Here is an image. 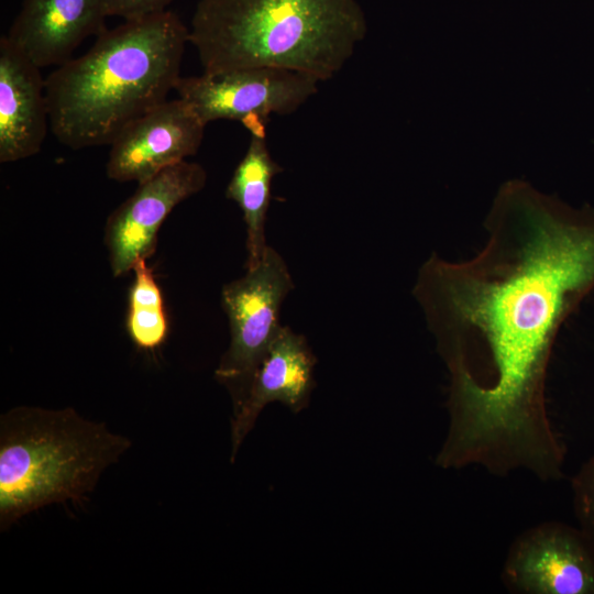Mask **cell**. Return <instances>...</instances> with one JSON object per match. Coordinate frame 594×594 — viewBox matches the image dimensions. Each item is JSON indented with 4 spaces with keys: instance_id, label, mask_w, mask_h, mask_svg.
<instances>
[{
    "instance_id": "cell-11",
    "label": "cell",
    "mask_w": 594,
    "mask_h": 594,
    "mask_svg": "<svg viewBox=\"0 0 594 594\" xmlns=\"http://www.w3.org/2000/svg\"><path fill=\"white\" fill-rule=\"evenodd\" d=\"M48 127L41 68L4 35L0 38V163L36 155Z\"/></svg>"
},
{
    "instance_id": "cell-15",
    "label": "cell",
    "mask_w": 594,
    "mask_h": 594,
    "mask_svg": "<svg viewBox=\"0 0 594 594\" xmlns=\"http://www.w3.org/2000/svg\"><path fill=\"white\" fill-rule=\"evenodd\" d=\"M573 509L576 520L594 539V455L588 458L571 480Z\"/></svg>"
},
{
    "instance_id": "cell-16",
    "label": "cell",
    "mask_w": 594,
    "mask_h": 594,
    "mask_svg": "<svg viewBox=\"0 0 594 594\" xmlns=\"http://www.w3.org/2000/svg\"><path fill=\"white\" fill-rule=\"evenodd\" d=\"M174 0H102L108 16H119L124 21L143 19L167 11Z\"/></svg>"
},
{
    "instance_id": "cell-2",
    "label": "cell",
    "mask_w": 594,
    "mask_h": 594,
    "mask_svg": "<svg viewBox=\"0 0 594 594\" xmlns=\"http://www.w3.org/2000/svg\"><path fill=\"white\" fill-rule=\"evenodd\" d=\"M188 42L189 28L168 10L106 29L45 78L56 140L72 150L110 145L175 90Z\"/></svg>"
},
{
    "instance_id": "cell-3",
    "label": "cell",
    "mask_w": 594,
    "mask_h": 594,
    "mask_svg": "<svg viewBox=\"0 0 594 594\" xmlns=\"http://www.w3.org/2000/svg\"><path fill=\"white\" fill-rule=\"evenodd\" d=\"M366 33L358 0H199L189 43L206 74L274 67L324 81Z\"/></svg>"
},
{
    "instance_id": "cell-6",
    "label": "cell",
    "mask_w": 594,
    "mask_h": 594,
    "mask_svg": "<svg viewBox=\"0 0 594 594\" xmlns=\"http://www.w3.org/2000/svg\"><path fill=\"white\" fill-rule=\"evenodd\" d=\"M319 82L298 72L251 67L180 77L175 91L206 125L221 119L235 120L251 135L266 136L271 116L297 111L318 91Z\"/></svg>"
},
{
    "instance_id": "cell-8",
    "label": "cell",
    "mask_w": 594,
    "mask_h": 594,
    "mask_svg": "<svg viewBox=\"0 0 594 594\" xmlns=\"http://www.w3.org/2000/svg\"><path fill=\"white\" fill-rule=\"evenodd\" d=\"M207 172L198 163L183 161L138 184L135 191L107 219L103 242L114 277L132 271L139 257L155 252L157 233L173 209L199 193Z\"/></svg>"
},
{
    "instance_id": "cell-5",
    "label": "cell",
    "mask_w": 594,
    "mask_h": 594,
    "mask_svg": "<svg viewBox=\"0 0 594 594\" xmlns=\"http://www.w3.org/2000/svg\"><path fill=\"white\" fill-rule=\"evenodd\" d=\"M293 288L284 258L270 245L255 266L222 288L230 344L215 377L229 391L233 409L245 396L255 370L282 327L280 307Z\"/></svg>"
},
{
    "instance_id": "cell-7",
    "label": "cell",
    "mask_w": 594,
    "mask_h": 594,
    "mask_svg": "<svg viewBox=\"0 0 594 594\" xmlns=\"http://www.w3.org/2000/svg\"><path fill=\"white\" fill-rule=\"evenodd\" d=\"M501 580L516 594H594V539L561 521L535 525L510 543Z\"/></svg>"
},
{
    "instance_id": "cell-14",
    "label": "cell",
    "mask_w": 594,
    "mask_h": 594,
    "mask_svg": "<svg viewBox=\"0 0 594 594\" xmlns=\"http://www.w3.org/2000/svg\"><path fill=\"white\" fill-rule=\"evenodd\" d=\"M132 271L125 327L134 345L151 352L165 342L168 333L163 294L146 258L139 257Z\"/></svg>"
},
{
    "instance_id": "cell-4",
    "label": "cell",
    "mask_w": 594,
    "mask_h": 594,
    "mask_svg": "<svg viewBox=\"0 0 594 594\" xmlns=\"http://www.w3.org/2000/svg\"><path fill=\"white\" fill-rule=\"evenodd\" d=\"M131 440L73 408L18 406L0 417V530L55 503L82 504Z\"/></svg>"
},
{
    "instance_id": "cell-9",
    "label": "cell",
    "mask_w": 594,
    "mask_h": 594,
    "mask_svg": "<svg viewBox=\"0 0 594 594\" xmlns=\"http://www.w3.org/2000/svg\"><path fill=\"white\" fill-rule=\"evenodd\" d=\"M206 124L183 99L166 100L128 125L110 144L107 176L138 184L195 155Z\"/></svg>"
},
{
    "instance_id": "cell-10",
    "label": "cell",
    "mask_w": 594,
    "mask_h": 594,
    "mask_svg": "<svg viewBox=\"0 0 594 594\" xmlns=\"http://www.w3.org/2000/svg\"><path fill=\"white\" fill-rule=\"evenodd\" d=\"M316 362L307 339L294 332L288 326H282L255 370L245 396L233 409L232 462L266 405L278 402L294 414L307 407L315 387Z\"/></svg>"
},
{
    "instance_id": "cell-12",
    "label": "cell",
    "mask_w": 594,
    "mask_h": 594,
    "mask_svg": "<svg viewBox=\"0 0 594 594\" xmlns=\"http://www.w3.org/2000/svg\"><path fill=\"white\" fill-rule=\"evenodd\" d=\"M106 18L102 0H23L6 36L40 68L61 66Z\"/></svg>"
},
{
    "instance_id": "cell-1",
    "label": "cell",
    "mask_w": 594,
    "mask_h": 594,
    "mask_svg": "<svg viewBox=\"0 0 594 594\" xmlns=\"http://www.w3.org/2000/svg\"><path fill=\"white\" fill-rule=\"evenodd\" d=\"M473 257L432 253L413 294L449 374L446 470L563 476L546 381L559 331L594 289V209L573 208L516 179L498 190Z\"/></svg>"
},
{
    "instance_id": "cell-13",
    "label": "cell",
    "mask_w": 594,
    "mask_h": 594,
    "mask_svg": "<svg viewBox=\"0 0 594 594\" xmlns=\"http://www.w3.org/2000/svg\"><path fill=\"white\" fill-rule=\"evenodd\" d=\"M282 170L270 153L266 136L251 135L248 150L226 189V197L241 209L246 227V268L255 266L267 248L265 222L271 187L274 176Z\"/></svg>"
}]
</instances>
